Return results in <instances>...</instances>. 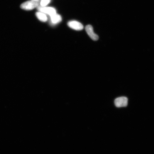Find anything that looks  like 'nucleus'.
<instances>
[{
    "instance_id": "2",
    "label": "nucleus",
    "mask_w": 154,
    "mask_h": 154,
    "mask_svg": "<svg viewBox=\"0 0 154 154\" xmlns=\"http://www.w3.org/2000/svg\"><path fill=\"white\" fill-rule=\"evenodd\" d=\"M37 9L39 12L48 14L50 17L57 14L55 9L52 7L38 6Z\"/></svg>"
},
{
    "instance_id": "6",
    "label": "nucleus",
    "mask_w": 154,
    "mask_h": 154,
    "mask_svg": "<svg viewBox=\"0 0 154 154\" xmlns=\"http://www.w3.org/2000/svg\"><path fill=\"white\" fill-rule=\"evenodd\" d=\"M62 21V18L60 15L56 14L55 15L50 17L51 23L52 24L56 25L60 23Z\"/></svg>"
},
{
    "instance_id": "8",
    "label": "nucleus",
    "mask_w": 154,
    "mask_h": 154,
    "mask_svg": "<svg viewBox=\"0 0 154 154\" xmlns=\"http://www.w3.org/2000/svg\"><path fill=\"white\" fill-rule=\"evenodd\" d=\"M51 0H41L40 4L41 7H45L50 3Z\"/></svg>"
},
{
    "instance_id": "4",
    "label": "nucleus",
    "mask_w": 154,
    "mask_h": 154,
    "mask_svg": "<svg viewBox=\"0 0 154 154\" xmlns=\"http://www.w3.org/2000/svg\"><path fill=\"white\" fill-rule=\"evenodd\" d=\"M85 30L88 36L92 40L97 41L99 39V36L94 32L93 27L92 25H87L85 27Z\"/></svg>"
},
{
    "instance_id": "9",
    "label": "nucleus",
    "mask_w": 154,
    "mask_h": 154,
    "mask_svg": "<svg viewBox=\"0 0 154 154\" xmlns=\"http://www.w3.org/2000/svg\"><path fill=\"white\" fill-rule=\"evenodd\" d=\"M32 1H39V0H32Z\"/></svg>"
},
{
    "instance_id": "7",
    "label": "nucleus",
    "mask_w": 154,
    "mask_h": 154,
    "mask_svg": "<svg viewBox=\"0 0 154 154\" xmlns=\"http://www.w3.org/2000/svg\"><path fill=\"white\" fill-rule=\"evenodd\" d=\"M36 17L38 19L42 22H46L48 20V18L46 14L41 12H38L36 13Z\"/></svg>"
},
{
    "instance_id": "5",
    "label": "nucleus",
    "mask_w": 154,
    "mask_h": 154,
    "mask_svg": "<svg viewBox=\"0 0 154 154\" xmlns=\"http://www.w3.org/2000/svg\"><path fill=\"white\" fill-rule=\"evenodd\" d=\"M68 25L71 28L76 30H81L84 28V26L82 24L75 21H69Z\"/></svg>"
},
{
    "instance_id": "1",
    "label": "nucleus",
    "mask_w": 154,
    "mask_h": 154,
    "mask_svg": "<svg viewBox=\"0 0 154 154\" xmlns=\"http://www.w3.org/2000/svg\"><path fill=\"white\" fill-rule=\"evenodd\" d=\"M40 3L39 1H34L31 0L23 3L21 4V7L24 10H30L39 6Z\"/></svg>"
},
{
    "instance_id": "3",
    "label": "nucleus",
    "mask_w": 154,
    "mask_h": 154,
    "mask_svg": "<svg viewBox=\"0 0 154 154\" xmlns=\"http://www.w3.org/2000/svg\"><path fill=\"white\" fill-rule=\"evenodd\" d=\"M114 103L117 108L125 107L128 105V99L125 97H119L115 99Z\"/></svg>"
}]
</instances>
